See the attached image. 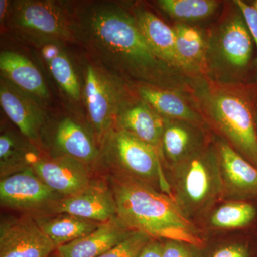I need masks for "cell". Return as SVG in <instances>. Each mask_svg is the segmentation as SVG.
<instances>
[{"mask_svg": "<svg viewBox=\"0 0 257 257\" xmlns=\"http://www.w3.org/2000/svg\"><path fill=\"white\" fill-rule=\"evenodd\" d=\"M252 6L255 8V9L257 10V0L256 1L254 2V3H253Z\"/></svg>", "mask_w": 257, "mask_h": 257, "instance_id": "34", "label": "cell"}, {"mask_svg": "<svg viewBox=\"0 0 257 257\" xmlns=\"http://www.w3.org/2000/svg\"><path fill=\"white\" fill-rule=\"evenodd\" d=\"M132 11L140 32L155 55L172 68L184 74L177 58L173 28L142 7H136Z\"/></svg>", "mask_w": 257, "mask_h": 257, "instance_id": "21", "label": "cell"}, {"mask_svg": "<svg viewBox=\"0 0 257 257\" xmlns=\"http://www.w3.org/2000/svg\"><path fill=\"white\" fill-rule=\"evenodd\" d=\"M157 3L177 23L188 25L210 18L219 5L214 0H159Z\"/></svg>", "mask_w": 257, "mask_h": 257, "instance_id": "27", "label": "cell"}, {"mask_svg": "<svg viewBox=\"0 0 257 257\" xmlns=\"http://www.w3.org/2000/svg\"><path fill=\"white\" fill-rule=\"evenodd\" d=\"M64 198L50 189L32 168L20 171L0 180V202L13 210L29 211L31 215L45 212L52 203Z\"/></svg>", "mask_w": 257, "mask_h": 257, "instance_id": "10", "label": "cell"}, {"mask_svg": "<svg viewBox=\"0 0 257 257\" xmlns=\"http://www.w3.org/2000/svg\"><path fill=\"white\" fill-rule=\"evenodd\" d=\"M183 92H185L150 86H137L139 98L162 117L187 121L207 128V123L199 106L194 105Z\"/></svg>", "mask_w": 257, "mask_h": 257, "instance_id": "18", "label": "cell"}, {"mask_svg": "<svg viewBox=\"0 0 257 257\" xmlns=\"http://www.w3.org/2000/svg\"><path fill=\"white\" fill-rule=\"evenodd\" d=\"M199 89L195 95L208 126L257 167L256 116L247 98L229 84Z\"/></svg>", "mask_w": 257, "mask_h": 257, "instance_id": "4", "label": "cell"}, {"mask_svg": "<svg viewBox=\"0 0 257 257\" xmlns=\"http://www.w3.org/2000/svg\"><path fill=\"white\" fill-rule=\"evenodd\" d=\"M32 169L50 189L62 197L74 195L94 184L90 166L68 157L41 156Z\"/></svg>", "mask_w": 257, "mask_h": 257, "instance_id": "14", "label": "cell"}, {"mask_svg": "<svg viewBox=\"0 0 257 257\" xmlns=\"http://www.w3.org/2000/svg\"><path fill=\"white\" fill-rule=\"evenodd\" d=\"M44 136L51 155L70 157L89 166L100 159V146L94 134L73 118L66 116L50 130L45 128Z\"/></svg>", "mask_w": 257, "mask_h": 257, "instance_id": "13", "label": "cell"}, {"mask_svg": "<svg viewBox=\"0 0 257 257\" xmlns=\"http://www.w3.org/2000/svg\"><path fill=\"white\" fill-rule=\"evenodd\" d=\"M0 104L23 137L35 145L40 142L49 123L42 101L1 77Z\"/></svg>", "mask_w": 257, "mask_h": 257, "instance_id": "12", "label": "cell"}, {"mask_svg": "<svg viewBox=\"0 0 257 257\" xmlns=\"http://www.w3.org/2000/svg\"><path fill=\"white\" fill-rule=\"evenodd\" d=\"M199 257H254L251 243L240 238H224L199 248Z\"/></svg>", "mask_w": 257, "mask_h": 257, "instance_id": "28", "label": "cell"}, {"mask_svg": "<svg viewBox=\"0 0 257 257\" xmlns=\"http://www.w3.org/2000/svg\"><path fill=\"white\" fill-rule=\"evenodd\" d=\"M163 241L152 239L145 245L139 257H162Z\"/></svg>", "mask_w": 257, "mask_h": 257, "instance_id": "32", "label": "cell"}, {"mask_svg": "<svg viewBox=\"0 0 257 257\" xmlns=\"http://www.w3.org/2000/svg\"><path fill=\"white\" fill-rule=\"evenodd\" d=\"M5 25L8 30L31 45L45 41L75 43L71 8L61 2H11Z\"/></svg>", "mask_w": 257, "mask_h": 257, "instance_id": "6", "label": "cell"}, {"mask_svg": "<svg viewBox=\"0 0 257 257\" xmlns=\"http://www.w3.org/2000/svg\"><path fill=\"white\" fill-rule=\"evenodd\" d=\"M75 43L94 64L137 86L192 89L189 77L159 58L140 32L133 11L113 2L82 3L71 8Z\"/></svg>", "mask_w": 257, "mask_h": 257, "instance_id": "1", "label": "cell"}, {"mask_svg": "<svg viewBox=\"0 0 257 257\" xmlns=\"http://www.w3.org/2000/svg\"><path fill=\"white\" fill-rule=\"evenodd\" d=\"M42 214H69L96 222L117 217L116 203L109 187L93 184L74 195L52 203Z\"/></svg>", "mask_w": 257, "mask_h": 257, "instance_id": "15", "label": "cell"}, {"mask_svg": "<svg viewBox=\"0 0 257 257\" xmlns=\"http://www.w3.org/2000/svg\"><path fill=\"white\" fill-rule=\"evenodd\" d=\"M153 238L142 231H135L124 241L99 257H139L142 250Z\"/></svg>", "mask_w": 257, "mask_h": 257, "instance_id": "29", "label": "cell"}, {"mask_svg": "<svg viewBox=\"0 0 257 257\" xmlns=\"http://www.w3.org/2000/svg\"><path fill=\"white\" fill-rule=\"evenodd\" d=\"M119 217L101 223L90 234L58 246V257H99L134 232Z\"/></svg>", "mask_w": 257, "mask_h": 257, "instance_id": "19", "label": "cell"}, {"mask_svg": "<svg viewBox=\"0 0 257 257\" xmlns=\"http://www.w3.org/2000/svg\"><path fill=\"white\" fill-rule=\"evenodd\" d=\"M100 152L109 172L127 176L169 194L162 159L156 149L114 127L101 143Z\"/></svg>", "mask_w": 257, "mask_h": 257, "instance_id": "7", "label": "cell"}, {"mask_svg": "<svg viewBox=\"0 0 257 257\" xmlns=\"http://www.w3.org/2000/svg\"><path fill=\"white\" fill-rule=\"evenodd\" d=\"M32 45L62 92L71 100L80 101L82 86L72 59L66 50L65 44L45 41Z\"/></svg>", "mask_w": 257, "mask_h": 257, "instance_id": "20", "label": "cell"}, {"mask_svg": "<svg viewBox=\"0 0 257 257\" xmlns=\"http://www.w3.org/2000/svg\"><path fill=\"white\" fill-rule=\"evenodd\" d=\"M164 171L169 195L195 224L221 200L220 172L213 138L192 156Z\"/></svg>", "mask_w": 257, "mask_h": 257, "instance_id": "3", "label": "cell"}, {"mask_svg": "<svg viewBox=\"0 0 257 257\" xmlns=\"http://www.w3.org/2000/svg\"><path fill=\"white\" fill-rule=\"evenodd\" d=\"M41 157L37 145L12 132L0 136V177L32 168Z\"/></svg>", "mask_w": 257, "mask_h": 257, "instance_id": "26", "label": "cell"}, {"mask_svg": "<svg viewBox=\"0 0 257 257\" xmlns=\"http://www.w3.org/2000/svg\"><path fill=\"white\" fill-rule=\"evenodd\" d=\"M162 257H199V248L177 240H162Z\"/></svg>", "mask_w": 257, "mask_h": 257, "instance_id": "30", "label": "cell"}, {"mask_svg": "<svg viewBox=\"0 0 257 257\" xmlns=\"http://www.w3.org/2000/svg\"><path fill=\"white\" fill-rule=\"evenodd\" d=\"M221 181V200H257V167L218 136L213 138Z\"/></svg>", "mask_w": 257, "mask_h": 257, "instance_id": "9", "label": "cell"}, {"mask_svg": "<svg viewBox=\"0 0 257 257\" xmlns=\"http://www.w3.org/2000/svg\"><path fill=\"white\" fill-rule=\"evenodd\" d=\"M205 130L187 121L166 119L160 147L164 168L177 165L205 146L211 139Z\"/></svg>", "mask_w": 257, "mask_h": 257, "instance_id": "16", "label": "cell"}, {"mask_svg": "<svg viewBox=\"0 0 257 257\" xmlns=\"http://www.w3.org/2000/svg\"><path fill=\"white\" fill-rule=\"evenodd\" d=\"M220 20L207 37V75L217 84L234 85L251 61L253 39L237 7Z\"/></svg>", "mask_w": 257, "mask_h": 257, "instance_id": "5", "label": "cell"}, {"mask_svg": "<svg viewBox=\"0 0 257 257\" xmlns=\"http://www.w3.org/2000/svg\"><path fill=\"white\" fill-rule=\"evenodd\" d=\"M176 51L181 69L190 78L207 75V38L196 27L176 23Z\"/></svg>", "mask_w": 257, "mask_h": 257, "instance_id": "23", "label": "cell"}, {"mask_svg": "<svg viewBox=\"0 0 257 257\" xmlns=\"http://www.w3.org/2000/svg\"><path fill=\"white\" fill-rule=\"evenodd\" d=\"M256 217L257 209L251 202L221 200L206 213L198 226L207 236L209 231L246 229L254 222Z\"/></svg>", "mask_w": 257, "mask_h": 257, "instance_id": "24", "label": "cell"}, {"mask_svg": "<svg viewBox=\"0 0 257 257\" xmlns=\"http://www.w3.org/2000/svg\"><path fill=\"white\" fill-rule=\"evenodd\" d=\"M37 224L57 248L90 234L101 223L69 214H37L32 215Z\"/></svg>", "mask_w": 257, "mask_h": 257, "instance_id": "25", "label": "cell"}, {"mask_svg": "<svg viewBox=\"0 0 257 257\" xmlns=\"http://www.w3.org/2000/svg\"><path fill=\"white\" fill-rule=\"evenodd\" d=\"M133 96L124 81L94 62L87 64L84 72L82 98L89 124L99 146L114 128L120 108Z\"/></svg>", "mask_w": 257, "mask_h": 257, "instance_id": "8", "label": "cell"}, {"mask_svg": "<svg viewBox=\"0 0 257 257\" xmlns=\"http://www.w3.org/2000/svg\"><path fill=\"white\" fill-rule=\"evenodd\" d=\"M233 3L241 11L250 34L256 44L257 50V10L253 6H250L241 0H236ZM256 62L257 63V53Z\"/></svg>", "mask_w": 257, "mask_h": 257, "instance_id": "31", "label": "cell"}, {"mask_svg": "<svg viewBox=\"0 0 257 257\" xmlns=\"http://www.w3.org/2000/svg\"><path fill=\"white\" fill-rule=\"evenodd\" d=\"M165 122V118L145 101L133 96L120 108L115 119L114 127L124 130L154 147L160 155L161 141Z\"/></svg>", "mask_w": 257, "mask_h": 257, "instance_id": "17", "label": "cell"}, {"mask_svg": "<svg viewBox=\"0 0 257 257\" xmlns=\"http://www.w3.org/2000/svg\"><path fill=\"white\" fill-rule=\"evenodd\" d=\"M10 3L11 2L8 0H1L0 1V22L2 26H4L9 15Z\"/></svg>", "mask_w": 257, "mask_h": 257, "instance_id": "33", "label": "cell"}, {"mask_svg": "<svg viewBox=\"0 0 257 257\" xmlns=\"http://www.w3.org/2000/svg\"><path fill=\"white\" fill-rule=\"evenodd\" d=\"M56 249L32 215L2 219L0 257H50Z\"/></svg>", "mask_w": 257, "mask_h": 257, "instance_id": "11", "label": "cell"}, {"mask_svg": "<svg viewBox=\"0 0 257 257\" xmlns=\"http://www.w3.org/2000/svg\"><path fill=\"white\" fill-rule=\"evenodd\" d=\"M50 257H58L57 256V253H56V251L55 253H53V254L51 255Z\"/></svg>", "mask_w": 257, "mask_h": 257, "instance_id": "35", "label": "cell"}, {"mask_svg": "<svg viewBox=\"0 0 257 257\" xmlns=\"http://www.w3.org/2000/svg\"><path fill=\"white\" fill-rule=\"evenodd\" d=\"M1 77L40 101H47L50 92L43 76L25 56L4 50L0 53Z\"/></svg>", "mask_w": 257, "mask_h": 257, "instance_id": "22", "label": "cell"}, {"mask_svg": "<svg viewBox=\"0 0 257 257\" xmlns=\"http://www.w3.org/2000/svg\"><path fill=\"white\" fill-rule=\"evenodd\" d=\"M106 181L117 216L130 229L153 239L177 240L199 248L205 246L207 234L184 215L169 194L116 172H109Z\"/></svg>", "mask_w": 257, "mask_h": 257, "instance_id": "2", "label": "cell"}, {"mask_svg": "<svg viewBox=\"0 0 257 257\" xmlns=\"http://www.w3.org/2000/svg\"><path fill=\"white\" fill-rule=\"evenodd\" d=\"M256 128H257V114L256 115Z\"/></svg>", "mask_w": 257, "mask_h": 257, "instance_id": "36", "label": "cell"}]
</instances>
